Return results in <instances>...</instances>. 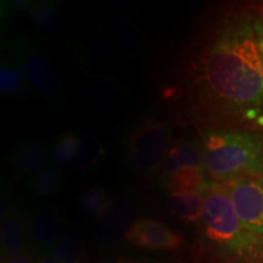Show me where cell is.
Returning a JSON list of instances; mask_svg holds the SVG:
<instances>
[{
  "instance_id": "484cf974",
  "label": "cell",
  "mask_w": 263,
  "mask_h": 263,
  "mask_svg": "<svg viewBox=\"0 0 263 263\" xmlns=\"http://www.w3.org/2000/svg\"><path fill=\"white\" fill-rule=\"evenodd\" d=\"M100 263H161L157 261H151L147 258L133 257V256H112V257L101 259Z\"/></svg>"
},
{
  "instance_id": "8fae6325",
  "label": "cell",
  "mask_w": 263,
  "mask_h": 263,
  "mask_svg": "<svg viewBox=\"0 0 263 263\" xmlns=\"http://www.w3.org/2000/svg\"><path fill=\"white\" fill-rule=\"evenodd\" d=\"M31 241L42 251L54 249L62 236V221L54 207L42 206L34 210L29 219Z\"/></svg>"
},
{
  "instance_id": "2e32d148",
  "label": "cell",
  "mask_w": 263,
  "mask_h": 263,
  "mask_svg": "<svg viewBox=\"0 0 263 263\" xmlns=\"http://www.w3.org/2000/svg\"><path fill=\"white\" fill-rule=\"evenodd\" d=\"M183 168H203L202 153L200 144L185 140L176 143L171 146L166 160L161 167L162 178H167L171 174Z\"/></svg>"
},
{
  "instance_id": "9c48e42d",
  "label": "cell",
  "mask_w": 263,
  "mask_h": 263,
  "mask_svg": "<svg viewBox=\"0 0 263 263\" xmlns=\"http://www.w3.org/2000/svg\"><path fill=\"white\" fill-rule=\"evenodd\" d=\"M87 74L94 103L106 112L118 114L128 105V91L112 76L103 71H83Z\"/></svg>"
},
{
  "instance_id": "cb8c5ba5",
  "label": "cell",
  "mask_w": 263,
  "mask_h": 263,
  "mask_svg": "<svg viewBox=\"0 0 263 263\" xmlns=\"http://www.w3.org/2000/svg\"><path fill=\"white\" fill-rule=\"evenodd\" d=\"M112 197L104 186H90L83 190L78 199V205L84 215L98 218L112 202Z\"/></svg>"
},
{
  "instance_id": "9a60e30c",
  "label": "cell",
  "mask_w": 263,
  "mask_h": 263,
  "mask_svg": "<svg viewBox=\"0 0 263 263\" xmlns=\"http://www.w3.org/2000/svg\"><path fill=\"white\" fill-rule=\"evenodd\" d=\"M31 91L32 87L24 68L8 49L3 52L0 64V93L12 100H26Z\"/></svg>"
},
{
  "instance_id": "ac0fdd59",
  "label": "cell",
  "mask_w": 263,
  "mask_h": 263,
  "mask_svg": "<svg viewBox=\"0 0 263 263\" xmlns=\"http://www.w3.org/2000/svg\"><path fill=\"white\" fill-rule=\"evenodd\" d=\"M60 6L59 2H32L27 10L35 27L47 34L58 35L66 28Z\"/></svg>"
},
{
  "instance_id": "3957f363",
  "label": "cell",
  "mask_w": 263,
  "mask_h": 263,
  "mask_svg": "<svg viewBox=\"0 0 263 263\" xmlns=\"http://www.w3.org/2000/svg\"><path fill=\"white\" fill-rule=\"evenodd\" d=\"M200 146L212 183L263 176V129L209 127L201 133Z\"/></svg>"
},
{
  "instance_id": "ba28073f",
  "label": "cell",
  "mask_w": 263,
  "mask_h": 263,
  "mask_svg": "<svg viewBox=\"0 0 263 263\" xmlns=\"http://www.w3.org/2000/svg\"><path fill=\"white\" fill-rule=\"evenodd\" d=\"M124 240L149 251H174L185 242L180 233L150 217H140L128 229Z\"/></svg>"
},
{
  "instance_id": "e0dca14e",
  "label": "cell",
  "mask_w": 263,
  "mask_h": 263,
  "mask_svg": "<svg viewBox=\"0 0 263 263\" xmlns=\"http://www.w3.org/2000/svg\"><path fill=\"white\" fill-rule=\"evenodd\" d=\"M166 205L168 211L185 223H200L205 206V193H170Z\"/></svg>"
},
{
  "instance_id": "83f0119b",
  "label": "cell",
  "mask_w": 263,
  "mask_h": 263,
  "mask_svg": "<svg viewBox=\"0 0 263 263\" xmlns=\"http://www.w3.org/2000/svg\"><path fill=\"white\" fill-rule=\"evenodd\" d=\"M35 263H62V262L54 254L42 252V254L35 258Z\"/></svg>"
},
{
  "instance_id": "603a6c76",
  "label": "cell",
  "mask_w": 263,
  "mask_h": 263,
  "mask_svg": "<svg viewBox=\"0 0 263 263\" xmlns=\"http://www.w3.org/2000/svg\"><path fill=\"white\" fill-rule=\"evenodd\" d=\"M52 254L62 263H83L87 255L84 239L76 232L65 233L52 249Z\"/></svg>"
},
{
  "instance_id": "44dd1931",
  "label": "cell",
  "mask_w": 263,
  "mask_h": 263,
  "mask_svg": "<svg viewBox=\"0 0 263 263\" xmlns=\"http://www.w3.org/2000/svg\"><path fill=\"white\" fill-rule=\"evenodd\" d=\"M104 155V145L101 140L89 132H82L81 150L77 159L72 162L65 172H82L97 164Z\"/></svg>"
},
{
  "instance_id": "8992f818",
  "label": "cell",
  "mask_w": 263,
  "mask_h": 263,
  "mask_svg": "<svg viewBox=\"0 0 263 263\" xmlns=\"http://www.w3.org/2000/svg\"><path fill=\"white\" fill-rule=\"evenodd\" d=\"M222 185L242 224L263 236V176L238 179Z\"/></svg>"
},
{
  "instance_id": "7c38bea8",
  "label": "cell",
  "mask_w": 263,
  "mask_h": 263,
  "mask_svg": "<svg viewBox=\"0 0 263 263\" xmlns=\"http://www.w3.org/2000/svg\"><path fill=\"white\" fill-rule=\"evenodd\" d=\"M108 38L114 49L128 59L139 57L145 48L143 33L129 20L124 17H110L105 25Z\"/></svg>"
},
{
  "instance_id": "7a4b0ae2",
  "label": "cell",
  "mask_w": 263,
  "mask_h": 263,
  "mask_svg": "<svg viewBox=\"0 0 263 263\" xmlns=\"http://www.w3.org/2000/svg\"><path fill=\"white\" fill-rule=\"evenodd\" d=\"M200 224L203 245L221 262L263 263V236L242 224L222 184L205 193Z\"/></svg>"
},
{
  "instance_id": "d6986e66",
  "label": "cell",
  "mask_w": 263,
  "mask_h": 263,
  "mask_svg": "<svg viewBox=\"0 0 263 263\" xmlns=\"http://www.w3.org/2000/svg\"><path fill=\"white\" fill-rule=\"evenodd\" d=\"M171 193H206L212 186L205 168H183L163 179Z\"/></svg>"
},
{
  "instance_id": "d4e9b609",
  "label": "cell",
  "mask_w": 263,
  "mask_h": 263,
  "mask_svg": "<svg viewBox=\"0 0 263 263\" xmlns=\"http://www.w3.org/2000/svg\"><path fill=\"white\" fill-rule=\"evenodd\" d=\"M254 27L256 41H257V48L261 58L262 67H263V11L254 12Z\"/></svg>"
},
{
  "instance_id": "5b68a950",
  "label": "cell",
  "mask_w": 263,
  "mask_h": 263,
  "mask_svg": "<svg viewBox=\"0 0 263 263\" xmlns=\"http://www.w3.org/2000/svg\"><path fill=\"white\" fill-rule=\"evenodd\" d=\"M171 149L170 128L163 121L146 118L128 138V155L138 172L150 176L157 172Z\"/></svg>"
},
{
  "instance_id": "52a82bcc",
  "label": "cell",
  "mask_w": 263,
  "mask_h": 263,
  "mask_svg": "<svg viewBox=\"0 0 263 263\" xmlns=\"http://www.w3.org/2000/svg\"><path fill=\"white\" fill-rule=\"evenodd\" d=\"M138 206L130 197L112 200L106 211L95 218L93 233L98 244L112 246L124 239L128 229L137 221Z\"/></svg>"
},
{
  "instance_id": "277c9868",
  "label": "cell",
  "mask_w": 263,
  "mask_h": 263,
  "mask_svg": "<svg viewBox=\"0 0 263 263\" xmlns=\"http://www.w3.org/2000/svg\"><path fill=\"white\" fill-rule=\"evenodd\" d=\"M27 76L32 90L52 106H65L64 90L59 72L35 39L27 32L20 33L8 45Z\"/></svg>"
},
{
  "instance_id": "4316f807",
  "label": "cell",
  "mask_w": 263,
  "mask_h": 263,
  "mask_svg": "<svg viewBox=\"0 0 263 263\" xmlns=\"http://www.w3.org/2000/svg\"><path fill=\"white\" fill-rule=\"evenodd\" d=\"M3 263H35V259L33 258L31 254L24 252V254L14 256V257H10L8 259H4Z\"/></svg>"
},
{
  "instance_id": "4fadbf2b",
  "label": "cell",
  "mask_w": 263,
  "mask_h": 263,
  "mask_svg": "<svg viewBox=\"0 0 263 263\" xmlns=\"http://www.w3.org/2000/svg\"><path fill=\"white\" fill-rule=\"evenodd\" d=\"M114 45L108 38L105 29L93 28L83 34L81 39L80 49L83 71H103L104 67L110 64L112 57Z\"/></svg>"
},
{
  "instance_id": "6da1fadb",
  "label": "cell",
  "mask_w": 263,
  "mask_h": 263,
  "mask_svg": "<svg viewBox=\"0 0 263 263\" xmlns=\"http://www.w3.org/2000/svg\"><path fill=\"white\" fill-rule=\"evenodd\" d=\"M189 116L210 127L263 129V67L254 12L219 15L196 39L184 72Z\"/></svg>"
},
{
  "instance_id": "7402d4cb",
  "label": "cell",
  "mask_w": 263,
  "mask_h": 263,
  "mask_svg": "<svg viewBox=\"0 0 263 263\" xmlns=\"http://www.w3.org/2000/svg\"><path fill=\"white\" fill-rule=\"evenodd\" d=\"M65 183V176L58 167H47L34 176L29 177L28 190L37 197H47L61 189Z\"/></svg>"
},
{
  "instance_id": "5bb4252c",
  "label": "cell",
  "mask_w": 263,
  "mask_h": 263,
  "mask_svg": "<svg viewBox=\"0 0 263 263\" xmlns=\"http://www.w3.org/2000/svg\"><path fill=\"white\" fill-rule=\"evenodd\" d=\"M50 155L47 146L38 141H24L9 154V162L20 177L34 176L48 167Z\"/></svg>"
},
{
  "instance_id": "ffe728a7",
  "label": "cell",
  "mask_w": 263,
  "mask_h": 263,
  "mask_svg": "<svg viewBox=\"0 0 263 263\" xmlns=\"http://www.w3.org/2000/svg\"><path fill=\"white\" fill-rule=\"evenodd\" d=\"M82 132L70 130L59 136L49 151L50 161L59 170L65 171L77 159L81 150Z\"/></svg>"
},
{
  "instance_id": "30bf717a",
  "label": "cell",
  "mask_w": 263,
  "mask_h": 263,
  "mask_svg": "<svg viewBox=\"0 0 263 263\" xmlns=\"http://www.w3.org/2000/svg\"><path fill=\"white\" fill-rule=\"evenodd\" d=\"M31 240V227L24 211L11 207L2 218V258L8 259L27 250Z\"/></svg>"
}]
</instances>
